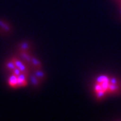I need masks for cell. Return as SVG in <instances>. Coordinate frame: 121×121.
Listing matches in <instances>:
<instances>
[{"label":"cell","mask_w":121,"mask_h":121,"mask_svg":"<svg viewBox=\"0 0 121 121\" xmlns=\"http://www.w3.org/2000/svg\"><path fill=\"white\" fill-rule=\"evenodd\" d=\"M0 31L3 34H8L12 31V27L6 21L0 20Z\"/></svg>","instance_id":"cell-1"}]
</instances>
